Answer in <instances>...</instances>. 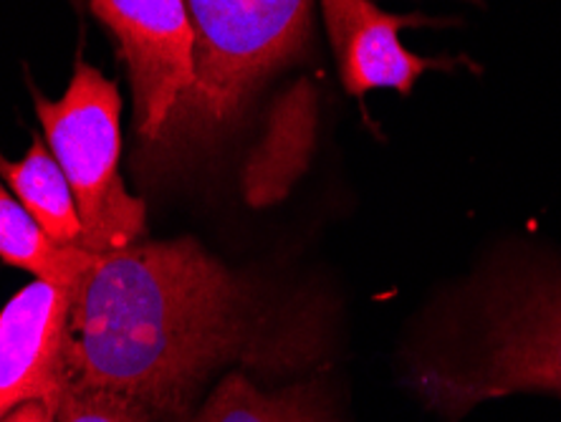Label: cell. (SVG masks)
<instances>
[{
	"instance_id": "277c9868",
	"label": "cell",
	"mask_w": 561,
	"mask_h": 422,
	"mask_svg": "<svg viewBox=\"0 0 561 422\" xmlns=\"http://www.w3.org/2000/svg\"><path fill=\"white\" fill-rule=\"evenodd\" d=\"M36 114L51 155L69 180L77 203L81 248L94 255L114 253L145 236V203L129 195L119 175L122 99L114 81L94 66L77 61V71L59 102L41 94Z\"/></svg>"
},
{
	"instance_id": "7a4b0ae2",
	"label": "cell",
	"mask_w": 561,
	"mask_h": 422,
	"mask_svg": "<svg viewBox=\"0 0 561 422\" xmlns=\"http://www.w3.org/2000/svg\"><path fill=\"white\" fill-rule=\"evenodd\" d=\"M410 383L445 420L516 392L561 397V266L518 259L478 278L425 334Z\"/></svg>"
},
{
	"instance_id": "8992f818",
	"label": "cell",
	"mask_w": 561,
	"mask_h": 422,
	"mask_svg": "<svg viewBox=\"0 0 561 422\" xmlns=\"http://www.w3.org/2000/svg\"><path fill=\"white\" fill-rule=\"evenodd\" d=\"M71 292L36 278L0 311V420L26 402L59 410Z\"/></svg>"
},
{
	"instance_id": "30bf717a",
	"label": "cell",
	"mask_w": 561,
	"mask_h": 422,
	"mask_svg": "<svg viewBox=\"0 0 561 422\" xmlns=\"http://www.w3.org/2000/svg\"><path fill=\"white\" fill-rule=\"evenodd\" d=\"M0 259L41 281L73 292L92 266L94 253L79 246L54 243L21 201L0 185Z\"/></svg>"
},
{
	"instance_id": "4fadbf2b",
	"label": "cell",
	"mask_w": 561,
	"mask_h": 422,
	"mask_svg": "<svg viewBox=\"0 0 561 422\" xmlns=\"http://www.w3.org/2000/svg\"><path fill=\"white\" fill-rule=\"evenodd\" d=\"M476 3H478V0H476Z\"/></svg>"
},
{
	"instance_id": "5b68a950",
	"label": "cell",
	"mask_w": 561,
	"mask_h": 422,
	"mask_svg": "<svg viewBox=\"0 0 561 422\" xmlns=\"http://www.w3.org/2000/svg\"><path fill=\"white\" fill-rule=\"evenodd\" d=\"M92 11L122 46L137 135L157 142L195 84V31L185 0H92Z\"/></svg>"
},
{
	"instance_id": "7c38bea8",
	"label": "cell",
	"mask_w": 561,
	"mask_h": 422,
	"mask_svg": "<svg viewBox=\"0 0 561 422\" xmlns=\"http://www.w3.org/2000/svg\"><path fill=\"white\" fill-rule=\"evenodd\" d=\"M0 422H56V410L46 402H26Z\"/></svg>"
},
{
	"instance_id": "ba28073f",
	"label": "cell",
	"mask_w": 561,
	"mask_h": 422,
	"mask_svg": "<svg viewBox=\"0 0 561 422\" xmlns=\"http://www.w3.org/2000/svg\"><path fill=\"white\" fill-rule=\"evenodd\" d=\"M190 422H340L319 379L266 392L245 372H230Z\"/></svg>"
},
{
	"instance_id": "8fae6325",
	"label": "cell",
	"mask_w": 561,
	"mask_h": 422,
	"mask_svg": "<svg viewBox=\"0 0 561 422\" xmlns=\"http://www.w3.org/2000/svg\"><path fill=\"white\" fill-rule=\"evenodd\" d=\"M56 422H154L142 408L131 404L122 397L79 390V387L64 385Z\"/></svg>"
},
{
	"instance_id": "52a82bcc",
	"label": "cell",
	"mask_w": 561,
	"mask_h": 422,
	"mask_svg": "<svg viewBox=\"0 0 561 422\" xmlns=\"http://www.w3.org/2000/svg\"><path fill=\"white\" fill-rule=\"evenodd\" d=\"M344 89L365 96L373 89H394L410 94L427 69L448 66L445 61L420 59L400 44L398 33L420 26V15H392L369 0H321Z\"/></svg>"
},
{
	"instance_id": "9c48e42d",
	"label": "cell",
	"mask_w": 561,
	"mask_h": 422,
	"mask_svg": "<svg viewBox=\"0 0 561 422\" xmlns=\"http://www.w3.org/2000/svg\"><path fill=\"white\" fill-rule=\"evenodd\" d=\"M0 175L54 243L81 248L84 228H81L69 180L56 157L38 139L21 162H5L0 157Z\"/></svg>"
},
{
	"instance_id": "6da1fadb",
	"label": "cell",
	"mask_w": 561,
	"mask_h": 422,
	"mask_svg": "<svg viewBox=\"0 0 561 422\" xmlns=\"http://www.w3.org/2000/svg\"><path fill=\"white\" fill-rule=\"evenodd\" d=\"M324 311L222 266L193 238L94 255L71 292L66 385L106 392L154 422H190L230 362L288 375L319 362Z\"/></svg>"
},
{
	"instance_id": "3957f363",
	"label": "cell",
	"mask_w": 561,
	"mask_h": 422,
	"mask_svg": "<svg viewBox=\"0 0 561 422\" xmlns=\"http://www.w3.org/2000/svg\"><path fill=\"white\" fill-rule=\"evenodd\" d=\"M195 31V84L164 129L205 142L241 117L278 66L301 54L311 0H185Z\"/></svg>"
}]
</instances>
